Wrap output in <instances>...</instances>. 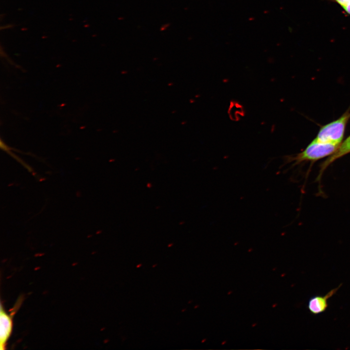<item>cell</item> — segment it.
<instances>
[{"label":"cell","mask_w":350,"mask_h":350,"mask_svg":"<svg viewBox=\"0 0 350 350\" xmlns=\"http://www.w3.org/2000/svg\"><path fill=\"white\" fill-rule=\"evenodd\" d=\"M340 144L322 142L315 140L305 149L295 157H287V162L295 161L298 163L304 161H315L328 156L332 155Z\"/></svg>","instance_id":"cell-1"},{"label":"cell","mask_w":350,"mask_h":350,"mask_svg":"<svg viewBox=\"0 0 350 350\" xmlns=\"http://www.w3.org/2000/svg\"><path fill=\"white\" fill-rule=\"evenodd\" d=\"M350 113H344L340 118L322 126L315 140L322 142L340 144Z\"/></svg>","instance_id":"cell-2"},{"label":"cell","mask_w":350,"mask_h":350,"mask_svg":"<svg viewBox=\"0 0 350 350\" xmlns=\"http://www.w3.org/2000/svg\"><path fill=\"white\" fill-rule=\"evenodd\" d=\"M21 299L18 300L14 307V310L10 314H8L5 311L2 304L0 305V349L3 350L5 349L6 343L9 339L13 330V316L18 308H19L21 303Z\"/></svg>","instance_id":"cell-3"},{"label":"cell","mask_w":350,"mask_h":350,"mask_svg":"<svg viewBox=\"0 0 350 350\" xmlns=\"http://www.w3.org/2000/svg\"><path fill=\"white\" fill-rule=\"evenodd\" d=\"M340 286L330 291L324 296H315L310 298L308 302L309 311L314 315H318L325 312L328 307V300L338 290Z\"/></svg>","instance_id":"cell-4"},{"label":"cell","mask_w":350,"mask_h":350,"mask_svg":"<svg viewBox=\"0 0 350 350\" xmlns=\"http://www.w3.org/2000/svg\"><path fill=\"white\" fill-rule=\"evenodd\" d=\"M349 153H350V136L340 144L337 150L325 162V165L327 166L332 161Z\"/></svg>","instance_id":"cell-5"},{"label":"cell","mask_w":350,"mask_h":350,"mask_svg":"<svg viewBox=\"0 0 350 350\" xmlns=\"http://www.w3.org/2000/svg\"><path fill=\"white\" fill-rule=\"evenodd\" d=\"M338 4L348 15L350 16V0H328Z\"/></svg>","instance_id":"cell-6"},{"label":"cell","mask_w":350,"mask_h":350,"mask_svg":"<svg viewBox=\"0 0 350 350\" xmlns=\"http://www.w3.org/2000/svg\"><path fill=\"white\" fill-rule=\"evenodd\" d=\"M141 265V264H140V265H139V266H140ZM137 267H139V266H137Z\"/></svg>","instance_id":"cell-7"}]
</instances>
